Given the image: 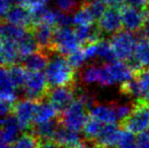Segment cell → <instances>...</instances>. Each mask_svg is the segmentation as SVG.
Listing matches in <instances>:
<instances>
[{"instance_id": "ffe728a7", "label": "cell", "mask_w": 149, "mask_h": 148, "mask_svg": "<svg viewBox=\"0 0 149 148\" xmlns=\"http://www.w3.org/2000/svg\"><path fill=\"white\" fill-rule=\"evenodd\" d=\"M53 140L64 148H72L81 142V137L77 131L68 129L60 123Z\"/></svg>"}, {"instance_id": "ee69618b", "label": "cell", "mask_w": 149, "mask_h": 148, "mask_svg": "<svg viewBox=\"0 0 149 148\" xmlns=\"http://www.w3.org/2000/svg\"><path fill=\"white\" fill-rule=\"evenodd\" d=\"M142 34L143 37L149 40V12H147V15H146L145 22H144L143 28H142Z\"/></svg>"}, {"instance_id": "6da1fadb", "label": "cell", "mask_w": 149, "mask_h": 148, "mask_svg": "<svg viewBox=\"0 0 149 148\" xmlns=\"http://www.w3.org/2000/svg\"><path fill=\"white\" fill-rule=\"evenodd\" d=\"M50 86H74L75 69L68 62L67 56L54 53L51 55L45 69Z\"/></svg>"}, {"instance_id": "d6a6232c", "label": "cell", "mask_w": 149, "mask_h": 148, "mask_svg": "<svg viewBox=\"0 0 149 148\" xmlns=\"http://www.w3.org/2000/svg\"><path fill=\"white\" fill-rule=\"evenodd\" d=\"M115 111H116L117 118L120 122H123L133 110L134 104H128V103H120V101H114Z\"/></svg>"}, {"instance_id": "4fadbf2b", "label": "cell", "mask_w": 149, "mask_h": 148, "mask_svg": "<svg viewBox=\"0 0 149 148\" xmlns=\"http://www.w3.org/2000/svg\"><path fill=\"white\" fill-rule=\"evenodd\" d=\"M20 131L22 130L14 115L0 119V143L11 145L17 140Z\"/></svg>"}, {"instance_id": "8d00e7d4", "label": "cell", "mask_w": 149, "mask_h": 148, "mask_svg": "<svg viewBox=\"0 0 149 148\" xmlns=\"http://www.w3.org/2000/svg\"><path fill=\"white\" fill-rule=\"evenodd\" d=\"M83 53H84L87 60L97 58V42L86 44L85 48H83Z\"/></svg>"}, {"instance_id": "5b68a950", "label": "cell", "mask_w": 149, "mask_h": 148, "mask_svg": "<svg viewBox=\"0 0 149 148\" xmlns=\"http://www.w3.org/2000/svg\"><path fill=\"white\" fill-rule=\"evenodd\" d=\"M51 89L47 76L43 71L31 72L29 71L28 78L24 85V92L26 99L42 101L48 97Z\"/></svg>"}, {"instance_id": "5bb4252c", "label": "cell", "mask_w": 149, "mask_h": 148, "mask_svg": "<svg viewBox=\"0 0 149 148\" xmlns=\"http://www.w3.org/2000/svg\"><path fill=\"white\" fill-rule=\"evenodd\" d=\"M5 20L8 24L22 26V28H28V30H31L33 24V14H31V9H29L26 6L22 5V4L12 6L11 9L6 14Z\"/></svg>"}, {"instance_id": "d4e9b609", "label": "cell", "mask_w": 149, "mask_h": 148, "mask_svg": "<svg viewBox=\"0 0 149 148\" xmlns=\"http://www.w3.org/2000/svg\"><path fill=\"white\" fill-rule=\"evenodd\" d=\"M100 78H102V65L89 64L85 66L80 72V80L85 85H100Z\"/></svg>"}, {"instance_id": "f35d334b", "label": "cell", "mask_w": 149, "mask_h": 148, "mask_svg": "<svg viewBox=\"0 0 149 148\" xmlns=\"http://www.w3.org/2000/svg\"><path fill=\"white\" fill-rule=\"evenodd\" d=\"M13 2L14 0H0V20L5 18L6 14L11 9Z\"/></svg>"}, {"instance_id": "74e56055", "label": "cell", "mask_w": 149, "mask_h": 148, "mask_svg": "<svg viewBox=\"0 0 149 148\" xmlns=\"http://www.w3.org/2000/svg\"><path fill=\"white\" fill-rule=\"evenodd\" d=\"M13 107L14 104L0 101V119L11 115V113H13Z\"/></svg>"}, {"instance_id": "7bdbcfd3", "label": "cell", "mask_w": 149, "mask_h": 148, "mask_svg": "<svg viewBox=\"0 0 149 148\" xmlns=\"http://www.w3.org/2000/svg\"><path fill=\"white\" fill-rule=\"evenodd\" d=\"M104 3H106V5H109L110 7H122L124 6L126 0H102Z\"/></svg>"}, {"instance_id": "b9f144b4", "label": "cell", "mask_w": 149, "mask_h": 148, "mask_svg": "<svg viewBox=\"0 0 149 148\" xmlns=\"http://www.w3.org/2000/svg\"><path fill=\"white\" fill-rule=\"evenodd\" d=\"M40 148H64L54 140H41Z\"/></svg>"}, {"instance_id": "4316f807", "label": "cell", "mask_w": 149, "mask_h": 148, "mask_svg": "<svg viewBox=\"0 0 149 148\" xmlns=\"http://www.w3.org/2000/svg\"><path fill=\"white\" fill-rule=\"evenodd\" d=\"M134 59L137 61L141 67H149V40L146 38H142L138 41L136 46L135 53H134Z\"/></svg>"}, {"instance_id": "2e32d148", "label": "cell", "mask_w": 149, "mask_h": 148, "mask_svg": "<svg viewBox=\"0 0 149 148\" xmlns=\"http://www.w3.org/2000/svg\"><path fill=\"white\" fill-rule=\"evenodd\" d=\"M122 131L119 129V126L116 123H109L104 124L100 136L94 142V145L98 147L116 148Z\"/></svg>"}, {"instance_id": "9a60e30c", "label": "cell", "mask_w": 149, "mask_h": 148, "mask_svg": "<svg viewBox=\"0 0 149 148\" xmlns=\"http://www.w3.org/2000/svg\"><path fill=\"white\" fill-rule=\"evenodd\" d=\"M16 89L8 67L0 66V101L15 104L17 101Z\"/></svg>"}, {"instance_id": "d6986e66", "label": "cell", "mask_w": 149, "mask_h": 148, "mask_svg": "<svg viewBox=\"0 0 149 148\" xmlns=\"http://www.w3.org/2000/svg\"><path fill=\"white\" fill-rule=\"evenodd\" d=\"M22 59L17 50V45L13 42L3 40L0 45V66L10 67V66L17 64Z\"/></svg>"}, {"instance_id": "7a4b0ae2", "label": "cell", "mask_w": 149, "mask_h": 148, "mask_svg": "<svg viewBox=\"0 0 149 148\" xmlns=\"http://www.w3.org/2000/svg\"><path fill=\"white\" fill-rule=\"evenodd\" d=\"M134 78V71L125 61H115L102 65V78L100 86L108 87L115 84H122Z\"/></svg>"}, {"instance_id": "f1b7e54d", "label": "cell", "mask_w": 149, "mask_h": 148, "mask_svg": "<svg viewBox=\"0 0 149 148\" xmlns=\"http://www.w3.org/2000/svg\"><path fill=\"white\" fill-rule=\"evenodd\" d=\"M10 72V76L12 78L14 85L16 86V88L19 87H24V82H26V78L29 75V70L24 67V65H19V64H14V65L8 67Z\"/></svg>"}, {"instance_id": "f6af8a7d", "label": "cell", "mask_w": 149, "mask_h": 148, "mask_svg": "<svg viewBox=\"0 0 149 148\" xmlns=\"http://www.w3.org/2000/svg\"><path fill=\"white\" fill-rule=\"evenodd\" d=\"M72 148H95V145H94L93 142H90V141H81L80 143L76 145V146L72 147Z\"/></svg>"}, {"instance_id": "ab89813d", "label": "cell", "mask_w": 149, "mask_h": 148, "mask_svg": "<svg viewBox=\"0 0 149 148\" xmlns=\"http://www.w3.org/2000/svg\"><path fill=\"white\" fill-rule=\"evenodd\" d=\"M137 148H149V132H143L137 137Z\"/></svg>"}, {"instance_id": "ac0fdd59", "label": "cell", "mask_w": 149, "mask_h": 148, "mask_svg": "<svg viewBox=\"0 0 149 148\" xmlns=\"http://www.w3.org/2000/svg\"><path fill=\"white\" fill-rule=\"evenodd\" d=\"M51 55V53H48L44 50L39 49L37 52L24 58V64L22 65L31 72L43 71L47 67Z\"/></svg>"}, {"instance_id": "d590c367", "label": "cell", "mask_w": 149, "mask_h": 148, "mask_svg": "<svg viewBox=\"0 0 149 148\" xmlns=\"http://www.w3.org/2000/svg\"><path fill=\"white\" fill-rule=\"evenodd\" d=\"M86 3L88 5L90 11L92 12L93 16L95 17V19H98L107 9L106 3H104L102 0H91L89 2H86Z\"/></svg>"}, {"instance_id": "c3c4849f", "label": "cell", "mask_w": 149, "mask_h": 148, "mask_svg": "<svg viewBox=\"0 0 149 148\" xmlns=\"http://www.w3.org/2000/svg\"><path fill=\"white\" fill-rule=\"evenodd\" d=\"M0 148H10L8 145H5V144H2V143H0Z\"/></svg>"}, {"instance_id": "52a82bcc", "label": "cell", "mask_w": 149, "mask_h": 148, "mask_svg": "<svg viewBox=\"0 0 149 148\" xmlns=\"http://www.w3.org/2000/svg\"><path fill=\"white\" fill-rule=\"evenodd\" d=\"M81 42L78 39L75 30L70 26L57 28L54 38V50L56 53L68 56L80 49Z\"/></svg>"}, {"instance_id": "8992f818", "label": "cell", "mask_w": 149, "mask_h": 148, "mask_svg": "<svg viewBox=\"0 0 149 148\" xmlns=\"http://www.w3.org/2000/svg\"><path fill=\"white\" fill-rule=\"evenodd\" d=\"M110 42L117 60L129 61L134 57L138 42L132 32H118L113 35Z\"/></svg>"}, {"instance_id": "816d5d0a", "label": "cell", "mask_w": 149, "mask_h": 148, "mask_svg": "<svg viewBox=\"0 0 149 148\" xmlns=\"http://www.w3.org/2000/svg\"><path fill=\"white\" fill-rule=\"evenodd\" d=\"M148 132H149V129H148Z\"/></svg>"}, {"instance_id": "1f68e13d", "label": "cell", "mask_w": 149, "mask_h": 148, "mask_svg": "<svg viewBox=\"0 0 149 148\" xmlns=\"http://www.w3.org/2000/svg\"><path fill=\"white\" fill-rule=\"evenodd\" d=\"M116 148H137V138L129 131H122Z\"/></svg>"}, {"instance_id": "7402d4cb", "label": "cell", "mask_w": 149, "mask_h": 148, "mask_svg": "<svg viewBox=\"0 0 149 148\" xmlns=\"http://www.w3.org/2000/svg\"><path fill=\"white\" fill-rule=\"evenodd\" d=\"M60 126L59 119L42 124H33V132L41 140H53L58 127Z\"/></svg>"}, {"instance_id": "44dd1931", "label": "cell", "mask_w": 149, "mask_h": 148, "mask_svg": "<svg viewBox=\"0 0 149 148\" xmlns=\"http://www.w3.org/2000/svg\"><path fill=\"white\" fill-rule=\"evenodd\" d=\"M60 118V113L55 109L53 105L48 101H40L38 106L37 114L35 117V122L33 124H42V123H47L50 121L57 120Z\"/></svg>"}, {"instance_id": "cb8c5ba5", "label": "cell", "mask_w": 149, "mask_h": 148, "mask_svg": "<svg viewBox=\"0 0 149 148\" xmlns=\"http://www.w3.org/2000/svg\"><path fill=\"white\" fill-rule=\"evenodd\" d=\"M95 17L90 11L86 2H83L78 9L73 13L72 20L75 26H93Z\"/></svg>"}, {"instance_id": "836d02e7", "label": "cell", "mask_w": 149, "mask_h": 148, "mask_svg": "<svg viewBox=\"0 0 149 148\" xmlns=\"http://www.w3.org/2000/svg\"><path fill=\"white\" fill-rule=\"evenodd\" d=\"M56 6H57V9L60 11L67 14H71L74 13L80 5L77 0H56Z\"/></svg>"}, {"instance_id": "603a6c76", "label": "cell", "mask_w": 149, "mask_h": 148, "mask_svg": "<svg viewBox=\"0 0 149 148\" xmlns=\"http://www.w3.org/2000/svg\"><path fill=\"white\" fill-rule=\"evenodd\" d=\"M17 50L19 53L20 57L24 58L28 57L29 55L37 52L40 49L35 37L31 30H28V32L24 35V37L17 42Z\"/></svg>"}, {"instance_id": "681fc988", "label": "cell", "mask_w": 149, "mask_h": 148, "mask_svg": "<svg viewBox=\"0 0 149 148\" xmlns=\"http://www.w3.org/2000/svg\"><path fill=\"white\" fill-rule=\"evenodd\" d=\"M95 148H108V147H98V146H95Z\"/></svg>"}, {"instance_id": "7dc6e473", "label": "cell", "mask_w": 149, "mask_h": 148, "mask_svg": "<svg viewBox=\"0 0 149 148\" xmlns=\"http://www.w3.org/2000/svg\"><path fill=\"white\" fill-rule=\"evenodd\" d=\"M3 42V36H2V32H1V26H0V45Z\"/></svg>"}, {"instance_id": "8fae6325", "label": "cell", "mask_w": 149, "mask_h": 148, "mask_svg": "<svg viewBox=\"0 0 149 148\" xmlns=\"http://www.w3.org/2000/svg\"><path fill=\"white\" fill-rule=\"evenodd\" d=\"M47 97L61 115L75 99L74 86L52 87Z\"/></svg>"}, {"instance_id": "ba28073f", "label": "cell", "mask_w": 149, "mask_h": 148, "mask_svg": "<svg viewBox=\"0 0 149 148\" xmlns=\"http://www.w3.org/2000/svg\"><path fill=\"white\" fill-rule=\"evenodd\" d=\"M39 103L40 101L26 97L24 99H20L14 104L12 114L16 117L20 125V128L24 132L29 131V129L33 126Z\"/></svg>"}, {"instance_id": "4dcf8cb0", "label": "cell", "mask_w": 149, "mask_h": 148, "mask_svg": "<svg viewBox=\"0 0 149 148\" xmlns=\"http://www.w3.org/2000/svg\"><path fill=\"white\" fill-rule=\"evenodd\" d=\"M134 78L141 92V99L149 91V68H142L134 73Z\"/></svg>"}, {"instance_id": "bcb514c9", "label": "cell", "mask_w": 149, "mask_h": 148, "mask_svg": "<svg viewBox=\"0 0 149 148\" xmlns=\"http://www.w3.org/2000/svg\"><path fill=\"white\" fill-rule=\"evenodd\" d=\"M141 99H142V101H145V103H147L148 105H149V91H148L147 93H146L145 95H144L143 97H142Z\"/></svg>"}, {"instance_id": "30bf717a", "label": "cell", "mask_w": 149, "mask_h": 148, "mask_svg": "<svg viewBox=\"0 0 149 148\" xmlns=\"http://www.w3.org/2000/svg\"><path fill=\"white\" fill-rule=\"evenodd\" d=\"M57 28L45 22H38L31 26V31L40 49L48 53H56L54 50V38Z\"/></svg>"}, {"instance_id": "f546056e", "label": "cell", "mask_w": 149, "mask_h": 148, "mask_svg": "<svg viewBox=\"0 0 149 148\" xmlns=\"http://www.w3.org/2000/svg\"><path fill=\"white\" fill-rule=\"evenodd\" d=\"M97 58L104 61V63H109V62L117 60L111 42L104 39H102L97 42Z\"/></svg>"}, {"instance_id": "e575fe53", "label": "cell", "mask_w": 149, "mask_h": 148, "mask_svg": "<svg viewBox=\"0 0 149 148\" xmlns=\"http://www.w3.org/2000/svg\"><path fill=\"white\" fill-rule=\"evenodd\" d=\"M67 59H68V62L70 63V65L72 66L74 69L81 68L84 65L85 61H87L86 57H85L84 53H83V50H80V49L67 56Z\"/></svg>"}, {"instance_id": "277c9868", "label": "cell", "mask_w": 149, "mask_h": 148, "mask_svg": "<svg viewBox=\"0 0 149 148\" xmlns=\"http://www.w3.org/2000/svg\"><path fill=\"white\" fill-rule=\"evenodd\" d=\"M121 127L133 134H141L149 129V105L142 99L134 103L131 114L121 122Z\"/></svg>"}, {"instance_id": "7c38bea8", "label": "cell", "mask_w": 149, "mask_h": 148, "mask_svg": "<svg viewBox=\"0 0 149 148\" xmlns=\"http://www.w3.org/2000/svg\"><path fill=\"white\" fill-rule=\"evenodd\" d=\"M97 26L102 35H115L123 28L121 10L117 7H109L98 18Z\"/></svg>"}, {"instance_id": "83f0119b", "label": "cell", "mask_w": 149, "mask_h": 148, "mask_svg": "<svg viewBox=\"0 0 149 148\" xmlns=\"http://www.w3.org/2000/svg\"><path fill=\"white\" fill-rule=\"evenodd\" d=\"M41 139L33 132L26 131L24 132L22 136L17 138V140L12 143L10 148H40Z\"/></svg>"}, {"instance_id": "e0dca14e", "label": "cell", "mask_w": 149, "mask_h": 148, "mask_svg": "<svg viewBox=\"0 0 149 148\" xmlns=\"http://www.w3.org/2000/svg\"><path fill=\"white\" fill-rule=\"evenodd\" d=\"M89 116L97 119L104 124L109 123H116L118 121L116 111H115L114 101H111L109 104L97 103L95 101L94 105L90 108Z\"/></svg>"}, {"instance_id": "60d3db41", "label": "cell", "mask_w": 149, "mask_h": 148, "mask_svg": "<svg viewBox=\"0 0 149 148\" xmlns=\"http://www.w3.org/2000/svg\"><path fill=\"white\" fill-rule=\"evenodd\" d=\"M126 1L129 5L140 9H148L149 7V0H126Z\"/></svg>"}, {"instance_id": "3957f363", "label": "cell", "mask_w": 149, "mask_h": 148, "mask_svg": "<svg viewBox=\"0 0 149 148\" xmlns=\"http://www.w3.org/2000/svg\"><path fill=\"white\" fill-rule=\"evenodd\" d=\"M89 117V110L80 97H76L73 103L60 115L61 125L79 132L82 130L85 122Z\"/></svg>"}, {"instance_id": "484cf974", "label": "cell", "mask_w": 149, "mask_h": 148, "mask_svg": "<svg viewBox=\"0 0 149 148\" xmlns=\"http://www.w3.org/2000/svg\"><path fill=\"white\" fill-rule=\"evenodd\" d=\"M102 124L104 123L98 121L97 119L89 116L82 128V132L83 135H84L85 140L90 141V142H93V143L95 142V140L100 136V132L102 130V127H104Z\"/></svg>"}, {"instance_id": "9c48e42d", "label": "cell", "mask_w": 149, "mask_h": 148, "mask_svg": "<svg viewBox=\"0 0 149 148\" xmlns=\"http://www.w3.org/2000/svg\"><path fill=\"white\" fill-rule=\"evenodd\" d=\"M147 9H140V8L134 7V6H122L121 8V16L123 28L126 31L135 33L139 32L143 28L144 22H145L146 15H147Z\"/></svg>"}, {"instance_id": "f907efd6", "label": "cell", "mask_w": 149, "mask_h": 148, "mask_svg": "<svg viewBox=\"0 0 149 148\" xmlns=\"http://www.w3.org/2000/svg\"><path fill=\"white\" fill-rule=\"evenodd\" d=\"M147 10H148V12H149V7H148V9H147Z\"/></svg>"}]
</instances>
